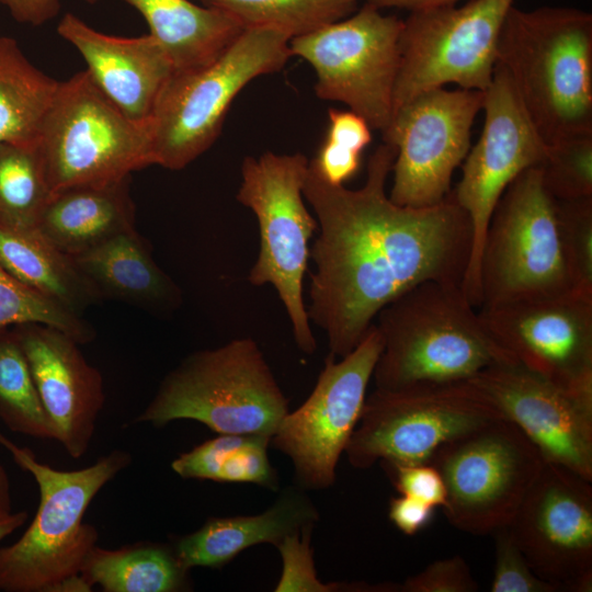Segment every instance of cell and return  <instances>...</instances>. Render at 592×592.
Returning <instances> with one entry per match:
<instances>
[{"mask_svg":"<svg viewBox=\"0 0 592 592\" xmlns=\"http://www.w3.org/2000/svg\"><path fill=\"white\" fill-rule=\"evenodd\" d=\"M319 512L305 489L285 488L264 512L254 515L210 517L197 531L173 545L182 567L221 568L244 549L277 546L286 536L315 525Z\"/></svg>","mask_w":592,"mask_h":592,"instance_id":"22","label":"cell"},{"mask_svg":"<svg viewBox=\"0 0 592 592\" xmlns=\"http://www.w3.org/2000/svg\"><path fill=\"white\" fill-rule=\"evenodd\" d=\"M308 166L309 160L299 152L248 156L241 164L236 198L253 212L259 226V253L248 281L253 286L274 287L298 349L311 354L317 343L304 301L303 281L318 223L304 203Z\"/></svg>","mask_w":592,"mask_h":592,"instance_id":"7","label":"cell"},{"mask_svg":"<svg viewBox=\"0 0 592 592\" xmlns=\"http://www.w3.org/2000/svg\"><path fill=\"white\" fill-rule=\"evenodd\" d=\"M483 100L481 91L437 88L392 112L382 135L396 148L389 193L394 203L423 208L448 195L452 175L470 149L471 126Z\"/></svg>","mask_w":592,"mask_h":592,"instance_id":"15","label":"cell"},{"mask_svg":"<svg viewBox=\"0 0 592 592\" xmlns=\"http://www.w3.org/2000/svg\"><path fill=\"white\" fill-rule=\"evenodd\" d=\"M538 168L542 182L553 198L592 197V133L566 137L548 145Z\"/></svg>","mask_w":592,"mask_h":592,"instance_id":"34","label":"cell"},{"mask_svg":"<svg viewBox=\"0 0 592 592\" xmlns=\"http://www.w3.org/2000/svg\"><path fill=\"white\" fill-rule=\"evenodd\" d=\"M232 16L243 29L271 27L291 39L356 11L361 0H200Z\"/></svg>","mask_w":592,"mask_h":592,"instance_id":"31","label":"cell"},{"mask_svg":"<svg viewBox=\"0 0 592 592\" xmlns=\"http://www.w3.org/2000/svg\"><path fill=\"white\" fill-rule=\"evenodd\" d=\"M70 258L101 299L153 312H169L181 304V289L152 259L136 228Z\"/></svg>","mask_w":592,"mask_h":592,"instance_id":"24","label":"cell"},{"mask_svg":"<svg viewBox=\"0 0 592 592\" xmlns=\"http://www.w3.org/2000/svg\"><path fill=\"white\" fill-rule=\"evenodd\" d=\"M545 462L508 525L532 570L560 592L592 591V486Z\"/></svg>","mask_w":592,"mask_h":592,"instance_id":"17","label":"cell"},{"mask_svg":"<svg viewBox=\"0 0 592 592\" xmlns=\"http://www.w3.org/2000/svg\"><path fill=\"white\" fill-rule=\"evenodd\" d=\"M270 443L271 436L262 434H219L180 454L171 468L185 479L255 483L275 490L278 478L267 456Z\"/></svg>","mask_w":592,"mask_h":592,"instance_id":"29","label":"cell"},{"mask_svg":"<svg viewBox=\"0 0 592 592\" xmlns=\"http://www.w3.org/2000/svg\"><path fill=\"white\" fill-rule=\"evenodd\" d=\"M513 422L547 463L592 481V391L561 386L519 363H498L467 379Z\"/></svg>","mask_w":592,"mask_h":592,"instance_id":"18","label":"cell"},{"mask_svg":"<svg viewBox=\"0 0 592 592\" xmlns=\"http://www.w3.org/2000/svg\"><path fill=\"white\" fill-rule=\"evenodd\" d=\"M52 195L36 146L0 143V225L35 230Z\"/></svg>","mask_w":592,"mask_h":592,"instance_id":"30","label":"cell"},{"mask_svg":"<svg viewBox=\"0 0 592 592\" xmlns=\"http://www.w3.org/2000/svg\"><path fill=\"white\" fill-rule=\"evenodd\" d=\"M399 494L443 509L446 488L440 471L431 463L382 464Z\"/></svg>","mask_w":592,"mask_h":592,"instance_id":"39","label":"cell"},{"mask_svg":"<svg viewBox=\"0 0 592 592\" xmlns=\"http://www.w3.org/2000/svg\"><path fill=\"white\" fill-rule=\"evenodd\" d=\"M314 525L286 536L276 547L283 560V571L275 588L276 592H379L380 585L356 583H323L316 573L314 553L310 546Z\"/></svg>","mask_w":592,"mask_h":592,"instance_id":"36","label":"cell"},{"mask_svg":"<svg viewBox=\"0 0 592 592\" xmlns=\"http://www.w3.org/2000/svg\"><path fill=\"white\" fill-rule=\"evenodd\" d=\"M130 178L77 185L53 193L35 230L62 253L73 257L135 229Z\"/></svg>","mask_w":592,"mask_h":592,"instance_id":"23","label":"cell"},{"mask_svg":"<svg viewBox=\"0 0 592 592\" xmlns=\"http://www.w3.org/2000/svg\"><path fill=\"white\" fill-rule=\"evenodd\" d=\"M503 415L469 380L375 388L344 451L352 467L428 463L443 444Z\"/></svg>","mask_w":592,"mask_h":592,"instance_id":"10","label":"cell"},{"mask_svg":"<svg viewBox=\"0 0 592 592\" xmlns=\"http://www.w3.org/2000/svg\"><path fill=\"white\" fill-rule=\"evenodd\" d=\"M435 508L409 496L399 494L389 501L388 516L405 535L413 536L432 521Z\"/></svg>","mask_w":592,"mask_h":592,"instance_id":"42","label":"cell"},{"mask_svg":"<svg viewBox=\"0 0 592 592\" xmlns=\"http://www.w3.org/2000/svg\"><path fill=\"white\" fill-rule=\"evenodd\" d=\"M478 310L519 364L561 386L592 391V299L571 292Z\"/></svg>","mask_w":592,"mask_h":592,"instance_id":"19","label":"cell"},{"mask_svg":"<svg viewBox=\"0 0 592 592\" xmlns=\"http://www.w3.org/2000/svg\"><path fill=\"white\" fill-rule=\"evenodd\" d=\"M36 148L53 193L116 182L153 164L150 121L125 115L87 70L59 82Z\"/></svg>","mask_w":592,"mask_h":592,"instance_id":"8","label":"cell"},{"mask_svg":"<svg viewBox=\"0 0 592 592\" xmlns=\"http://www.w3.org/2000/svg\"><path fill=\"white\" fill-rule=\"evenodd\" d=\"M513 1L468 0L410 11L399 37L392 112L448 83L485 92L492 82L500 31Z\"/></svg>","mask_w":592,"mask_h":592,"instance_id":"12","label":"cell"},{"mask_svg":"<svg viewBox=\"0 0 592 592\" xmlns=\"http://www.w3.org/2000/svg\"><path fill=\"white\" fill-rule=\"evenodd\" d=\"M189 572L173 546L140 542L117 549L95 545L79 574L105 592H178L190 590Z\"/></svg>","mask_w":592,"mask_h":592,"instance_id":"27","label":"cell"},{"mask_svg":"<svg viewBox=\"0 0 592 592\" xmlns=\"http://www.w3.org/2000/svg\"><path fill=\"white\" fill-rule=\"evenodd\" d=\"M361 156L360 152L325 139L310 162L325 180L341 185L358 171Z\"/></svg>","mask_w":592,"mask_h":592,"instance_id":"41","label":"cell"},{"mask_svg":"<svg viewBox=\"0 0 592 592\" xmlns=\"http://www.w3.org/2000/svg\"><path fill=\"white\" fill-rule=\"evenodd\" d=\"M496 540V563L490 585L492 592H560L539 578L516 545L508 526L492 534Z\"/></svg>","mask_w":592,"mask_h":592,"instance_id":"37","label":"cell"},{"mask_svg":"<svg viewBox=\"0 0 592 592\" xmlns=\"http://www.w3.org/2000/svg\"><path fill=\"white\" fill-rule=\"evenodd\" d=\"M60 81L35 67L12 37H0V143L36 146Z\"/></svg>","mask_w":592,"mask_h":592,"instance_id":"28","label":"cell"},{"mask_svg":"<svg viewBox=\"0 0 592 592\" xmlns=\"http://www.w3.org/2000/svg\"><path fill=\"white\" fill-rule=\"evenodd\" d=\"M12 512L10 480L5 468L0 464V516Z\"/></svg>","mask_w":592,"mask_h":592,"instance_id":"46","label":"cell"},{"mask_svg":"<svg viewBox=\"0 0 592 592\" xmlns=\"http://www.w3.org/2000/svg\"><path fill=\"white\" fill-rule=\"evenodd\" d=\"M497 64L547 145L592 133L590 12L512 5L500 31Z\"/></svg>","mask_w":592,"mask_h":592,"instance_id":"3","label":"cell"},{"mask_svg":"<svg viewBox=\"0 0 592 592\" xmlns=\"http://www.w3.org/2000/svg\"><path fill=\"white\" fill-rule=\"evenodd\" d=\"M13 331L26 356L43 407L68 455L82 457L104 406L101 373L88 363L71 337L43 323H23Z\"/></svg>","mask_w":592,"mask_h":592,"instance_id":"20","label":"cell"},{"mask_svg":"<svg viewBox=\"0 0 592 592\" xmlns=\"http://www.w3.org/2000/svg\"><path fill=\"white\" fill-rule=\"evenodd\" d=\"M402 21L365 2L348 19L292 38L289 50L315 70L318 98L344 103L382 132L392 115Z\"/></svg>","mask_w":592,"mask_h":592,"instance_id":"13","label":"cell"},{"mask_svg":"<svg viewBox=\"0 0 592 592\" xmlns=\"http://www.w3.org/2000/svg\"><path fill=\"white\" fill-rule=\"evenodd\" d=\"M371 126L360 114L348 110L330 109L327 140L362 153L372 141Z\"/></svg>","mask_w":592,"mask_h":592,"instance_id":"40","label":"cell"},{"mask_svg":"<svg viewBox=\"0 0 592 592\" xmlns=\"http://www.w3.org/2000/svg\"><path fill=\"white\" fill-rule=\"evenodd\" d=\"M395 157L394 146H378L356 190L329 183L309 160L303 195L318 236L306 308L334 357L360 343L388 303L425 281L462 284L468 265L471 223L452 190L430 207L394 203L386 182Z\"/></svg>","mask_w":592,"mask_h":592,"instance_id":"1","label":"cell"},{"mask_svg":"<svg viewBox=\"0 0 592 592\" xmlns=\"http://www.w3.org/2000/svg\"><path fill=\"white\" fill-rule=\"evenodd\" d=\"M57 32L80 53L86 70L112 103L133 121H150L164 86L175 71L153 36L109 35L72 13L62 16Z\"/></svg>","mask_w":592,"mask_h":592,"instance_id":"21","label":"cell"},{"mask_svg":"<svg viewBox=\"0 0 592 592\" xmlns=\"http://www.w3.org/2000/svg\"><path fill=\"white\" fill-rule=\"evenodd\" d=\"M23 323L54 327L79 344L95 337L93 327L82 316L29 288L0 266V329Z\"/></svg>","mask_w":592,"mask_h":592,"instance_id":"33","label":"cell"},{"mask_svg":"<svg viewBox=\"0 0 592 592\" xmlns=\"http://www.w3.org/2000/svg\"><path fill=\"white\" fill-rule=\"evenodd\" d=\"M0 266L12 277L82 316L100 295L72 259L36 230L22 231L0 225Z\"/></svg>","mask_w":592,"mask_h":592,"instance_id":"26","label":"cell"},{"mask_svg":"<svg viewBox=\"0 0 592 592\" xmlns=\"http://www.w3.org/2000/svg\"><path fill=\"white\" fill-rule=\"evenodd\" d=\"M555 201L572 291L592 299V197Z\"/></svg>","mask_w":592,"mask_h":592,"instance_id":"35","label":"cell"},{"mask_svg":"<svg viewBox=\"0 0 592 592\" xmlns=\"http://www.w3.org/2000/svg\"><path fill=\"white\" fill-rule=\"evenodd\" d=\"M485 124L478 141L463 161L462 178L452 193L467 213L473 243L462 287L479 308V263L494 207L509 184L544 160L548 145L532 123L504 69L496 65L485 91Z\"/></svg>","mask_w":592,"mask_h":592,"instance_id":"16","label":"cell"},{"mask_svg":"<svg viewBox=\"0 0 592 592\" xmlns=\"http://www.w3.org/2000/svg\"><path fill=\"white\" fill-rule=\"evenodd\" d=\"M401 592H476L478 583L458 555L435 560L400 584Z\"/></svg>","mask_w":592,"mask_h":592,"instance_id":"38","label":"cell"},{"mask_svg":"<svg viewBox=\"0 0 592 592\" xmlns=\"http://www.w3.org/2000/svg\"><path fill=\"white\" fill-rule=\"evenodd\" d=\"M0 445L30 473L39 490L36 514L23 535L0 547V591L52 592L78 576L96 545V528L83 522L96 493L132 462L126 451L113 449L78 470H59L42 463L0 432Z\"/></svg>","mask_w":592,"mask_h":592,"instance_id":"4","label":"cell"},{"mask_svg":"<svg viewBox=\"0 0 592 592\" xmlns=\"http://www.w3.org/2000/svg\"><path fill=\"white\" fill-rule=\"evenodd\" d=\"M289 41L275 29H244L209 64L174 71L150 118L153 164L181 170L204 153L218 138L237 94L288 61Z\"/></svg>","mask_w":592,"mask_h":592,"instance_id":"6","label":"cell"},{"mask_svg":"<svg viewBox=\"0 0 592 592\" xmlns=\"http://www.w3.org/2000/svg\"><path fill=\"white\" fill-rule=\"evenodd\" d=\"M146 20L175 71L205 66L244 30L229 14L191 0H124Z\"/></svg>","mask_w":592,"mask_h":592,"instance_id":"25","label":"cell"},{"mask_svg":"<svg viewBox=\"0 0 592 592\" xmlns=\"http://www.w3.org/2000/svg\"><path fill=\"white\" fill-rule=\"evenodd\" d=\"M0 420L9 430L38 440L56 432L35 387L13 329H0Z\"/></svg>","mask_w":592,"mask_h":592,"instance_id":"32","label":"cell"},{"mask_svg":"<svg viewBox=\"0 0 592 592\" xmlns=\"http://www.w3.org/2000/svg\"><path fill=\"white\" fill-rule=\"evenodd\" d=\"M94 4L100 0H84ZM11 15L20 23L34 26L53 20L60 11V0H0Z\"/></svg>","mask_w":592,"mask_h":592,"instance_id":"43","label":"cell"},{"mask_svg":"<svg viewBox=\"0 0 592 592\" xmlns=\"http://www.w3.org/2000/svg\"><path fill=\"white\" fill-rule=\"evenodd\" d=\"M446 488L448 522L473 535L512 521L545 460L535 444L501 418L440 446L429 460Z\"/></svg>","mask_w":592,"mask_h":592,"instance_id":"11","label":"cell"},{"mask_svg":"<svg viewBox=\"0 0 592 592\" xmlns=\"http://www.w3.org/2000/svg\"><path fill=\"white\" fill-rule=\"evenodd\" d=\"M288 411V399L257 342L239 338L185 357L134 422L163 426L194 420L218 434L272 437Z\"/></svg>","mask_w":592,"mask_h":592,"instance_id":"5","label":"cell"},{"mask_svg":"<svg viewBox=\"0 0 592 592\" xmlns=\"http://www.w3.org/2000/svg\"><path fill=\"white\" fill-rule=\"evenodd\" d=\"M479 309L573 293L556 201L537 167L520 173L498 201L479 263Z\"/></svg>","mask_w":592,"mask_h":592,"instance_id":"9","label":"cell"},{"mask_svg":"<svg viewBox=\"0 0 592 592\" xmlns=\"http://www.w3.org/2000/svg\"><path fill=\"white\" fill-rule=\"evenodd\" d=\"M383 349L378 389L467 380L498 363H517L493 338L462 284L425 281L376 316Z\"/></svg>","mask_w":592,"mask_h":592,"instance_id":"2","label":"cell"},{"mask_svg":"<svg viewBox=\"0 0 592 592\" xmlns=\"http://www.w3.org/2000/svg\"><path fill=\"white\" fill-rule=\"evenodd\" d=\"M382 349L379 331L373 323L339 362L331 354L327 356L309 397L280 422L271 443L291 458L298 487L321 490L333 485Z\"/></svg>","mask_w":592,"mask_h":592,"instance_id":"14","label":"cell"},{"mask_svg":"<svg viewBox=\"0 0 592 592\" xmlns=\"http://www.w3.org/2000/svg\"><path fill=\"white\" fill-rule=\"evenodd\" d=\"M26 511L11 512L0 516V542L21 527L27 520Z\"/></svg>","mask_w":592,"mask_h":592,"instance_id":"45","label":"cell"},{"mask_svg":"<svg viewBox=\"0 0 592 592\" xmlns=\"http://www.w3.org/2000/svg\"><path fill=\"white\" fill-rule=\"evenodd\" d=\"M464 0H365V2L378 8H398L408 11L430 9L444 5H454ZM468 1V0H465Z\"/></svg>","mask_w":592,"mask_h":592,"instance_id":"44","label":"cell"}]
</instances>
